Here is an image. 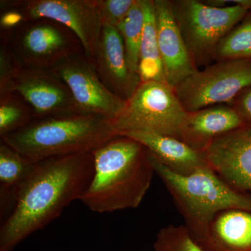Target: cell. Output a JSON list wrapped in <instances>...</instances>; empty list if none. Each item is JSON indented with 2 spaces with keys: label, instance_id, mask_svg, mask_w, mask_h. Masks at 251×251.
Here are the masks:
<instances>
[{
  "label": "cell",
  "instance_id": "cell-18",
  "mask_svg": "<svg viewBox=\"0 0 251 251\" xmlns=\"http://www.w3.org/2000/svg\"><path fill=\"white\" fill-rule=\"evenodd\" d=\"M36 162L1 141L0 145L1 212L14 206V195L35 168Z\"/></svg>",
  "mask_w": 251,
  "mask_h": 251
},
{
  "label": "cell",
  "instance_id": "cell-26",
  "mask_svg": "<svg viewBox=\"0 0 251 251\" xmlns=\"http://www.w3.org/2000/svg\"><path fill=\"white\" fill-rule=\"evenodd\" d=\"M16 68L13 67L11 64V59L7 52L1 49L0 53V88L1 92H4L6 86L9 84L13 73L14 72Z\"/></svg>",
  "mask_w": 251,
  "mask_h": 251
},
{
  "label": "cell",
  "instance_id": "cell-11",
  "mask_svg": "<svg viewBox=\"0 0 251 251\" xmlns=\"http://www.w3.org/2000/svg\"><path fill=\"white\" fill-rule=\"evenodd\" d=\"M205 152L218 176L238 193H251V125L213 140Z\"/></svg>",
  "mask_w": 251,
  "mask_h": 251
},
{
  "label": "cell",
  "instance_id": "cell-20",
  "mask_svg": "<svg viewBox=\"0 0 251 251\" xmlns=\"http://www.w3.org/2000/svg\"><path fill=\"white\" fill-rule=\"evenodd\" d=\"M144 24L143 0H135L125 21L117 28L123 39L126 57L130 70L138 75H139L138 67Z\"/></svg>",
  "mask_w": 251,
  "mask_h": 251
},
{
  "label": "cell",
  "instance_id": "cell-19",
  "mask_svg": "<svg viewBox=\"0 0 251 251\" xmlns=\"http://www.w3.org/2000/svg\"><path fill=\"white\" fill-rule=\"evenodd\" d=\"M145 10L143 39L140 50L138 73L142 82H166L157 41L153 0H143Z\"/></svg>",
  "mask_w": 251,
  "mask_h": 251
},
{
  "label": "cell",
  "instance_id": "cell-27",
  "mask_svg": "<svg viewBox=\"0 0 251 251\" xmlns=\"http://www.w3.org/2000/svg\"><path fill=\"white\" fill-rule=\"evenodd\" d=\"M24 16L21 13L16 11H8L1 15L0 24L4 28L14 27L22 22Z\"/></svg>",
  "mask_w": 251,
  "mask_h": 251
},
{
  "label": "cell",
  "instance_id": "cell-7",
  "mask_svg": "<svg viewBox=\"0 0 251 251\" xmlns=\"http://www.w3.org/2000/svg\"><path fill=\"white\" fill-rule=\"evenodd\" d=\"M251 85V59L216 62L197 70L174 87L186 112H195L221 103H232Z\"/></svg>",
  "mask_w": 251,
  "mask_h": 251
},
{
  "label": "cell",
  "instance_id": "cell-2",
  "mask_svg": "<svg viewBox=\"0 0 251 251\" xmlns=\"http://www.w3.org/2000/svg\"><path fill=\"white\" fill-rule=\"evenodd\" d=\"M94 175L80 201L93 212L135 209L151 185L154 169L141 144L117 136L92 152Z\"/></svg>",
  "mask_w": 251,
  "mask_h": 251
},
{
  "label": "cell",
  "instance_id": "cell-23",
  "mask_svg": "<svg viewBox=\"0 0 251 251\" xmlns=\"http://www.w3.org/2000/svg\"><path fill=\"white\" fill-rule=\"evenodd\" d=\"M29 114L18 102L8 97L1 96L0 104V136L4 138L21 129L29 123Z\"/></svg>",
  "mask_w": 251,
  "mask_h": 251
},
{
  "label": "cell",
  "instance_id": "cell-24",
  "mask_svg": "<svg viewBox=\"0 0 251 251\" xmlns=\"http://www.w3.org/2000/svg\"><path fill=\"white\" fill-rule=\"evenodd\" d=\"M135 0H96L103 26L118 28L125 21Z\"/></svg>",
  "mask_w": 251,
  "mask_h": 251
},
{
  "label": "cell",
  "instance_id": "cell-8",
  "mask_svg": "<svg viewBox=\"0 0 251 251\" xmlns=\"http://www.w3.org/2000/svg\"><path fill=\"white\" fill-rule=\"evenodd\" d=\"M50 71L67 86L80 113L112 122L125 109L126 101L104 85L94 66L85 59L70 54Z\"/></svg>",
  "mask_w": 251,
  "mask_h": 251
},
{
  "label": "cell",
  "instance_id": "cell-6",
  "mask_svg": "<svg viewBox=\"0 0 251 251\" xmlns=\"http://www.w3.org/2000/svg\"><path fill=\"white\" fill-rule=\"evenodd\" d=\"M187 113L171 85L142 82L112 124L118 136L130 132H148L180 140Z\"/></svg>",
  "mask_w": 251,
  "mask_h": 251
},
{
  "label": "cell",
  "instance_id": "cell-9",
  "mask_svg": "<svg viewBox=\"0 0 251 251\" xmlns=\"http://www.w3.org/2000/svg\"><path fill=\"white\" fill-rule=\"evenodd\" d=\"M12 92L21 94L41 117L80 113L67 86L50 70L16 68L1 96Z\"/></svg>",
  "mask_w": 251,
  "mask_h": 251
},
{
  "label": "cell",
  "instance_id": "cell-3",
  "mask_svg": "<svg viewBox=\"0 0 251 251\" xmlns=\"http://www.w3.org/2000/svg\"><path fill=\"white\" fill-rule=\"evenodd\" d=\"M112 121L85 113L48 117L1 138L31 161L93 152L117 138Z\"/></svg>",
  "mask_w": 251,
  "mask_h": 251
},
{
  "label": "cell",
  "instance_id": "cell-16",
  "mask_svg": "<svg viewBox=\"0 0 251 251\" xmlns=\"http://www.w3.org/2000/svg\"><path fill=\"white\" fill-rule=\"evenodd\" d=\"M120 136L138 142L175 173L192 174L209 166L205 153L195 150L182 140L173 137L148 133L130 132Z\"/></svg>",
  "mask_w": 251,
  "mask_h": 251
},
{
  "label": "cell",
  "instance_id": "cell-22",
  "mask_svg": "<svg viewBox=\"0 0 251 251\" xmlns=\"http://www.w3.org/2000/svg\"><path fill=\"white\" fill-rule=\"evenodd\" d=\"M155 251H204L185 226L170 224L162 227L153 243Z\"/></svg>",
  "mask_w": 251,
  "mask_h": 251
},
{
  "label": "cell",
  "instance_id": "cell-10",
  "mask_svg": "<svg viewBox=\"0 0 251 251\" xmlns=\"http://www.w3.org/2000/svg\"><path fill=\"white\" fill-rule=\"evenodd\" d=\"M24 8L31 18H48L67 26L95 62L103 29L96 0H31Z\"/></svg>",
  "mask_w": 251,
  "mask_h": 251
},
{
  "label": "cell",
  "instance_id": "cell-17",
  "mask_svg": "<svg viewBox=\"0 0 251 251\" xmlns=\"http://www.w3.org/2000/svg\"><path fill=\"white\" fill-rule=\"evenodd\" d=\"M23 58L29 67L49 70L70 55L68 41L57 28L50 25L31 27L25 34L21 42Z\"/></svg>",
  "mask_w": 251,
  "mask_h": 251
},
{
  "label": "cell",
  "instance_id": "cell-13",
  "mask_svg": "<svg viewBox=\"0 0 251 251\" xmlns=\"http://www.w3.org/2000/svg\"><path fill=\"white\" fill-rule=\"evenodd\" d=\"M95 62L104 85L126 101L141 84L140 75L130 70L123 39L117 28L103 26Z\"/></svg>",
  "mask_w": 251,
  "mask_h": 251
},
{
  "label": "cell",
  "instance_id": "cell-1",
  "mask_svg": "<svg viewBox=\"0 0 251 251\" xmlns=\"http://www.w3.org/2000/svg\"><path fill=\"white\" fill-rule=\"evenodd\" d=\"M94 175L92 153L53 157L35 168L14 195V206L0 228V251L18 244L58 218L81 199Z\"/></svg>",
  "mask_w": 251,
  "mask_h": 251
},
{
  "label": "cell",
  "instance_id": "cell-25",
  "mask_svg": "<svg viewBox=\"0 0 251 251\" xmlns=\"http://www.w3.org/2000/svg\"><path fill=\"white\" fill-rule=\"evenodd\" d=\"M229 105L233 107L245 125H251V85L244 89Z\"/></svg>",
  "mask_w": 251,
  "mask_h": 251
},
{
  "label": "cell",
  "instance_id": "cell-5",
  "mask_svg": "<svg viewBox=\"0 0 251 251\" xmlns=\"http://www.w3.org/2000/svg\"><path fill=\"white\" fill-rule=\"evenodd\" d=\"M171 4L175 21L198 70L211 64L220 41L251 10L239 4L215 7L198 0H171Z\"/></svg>",
  "mask_w": 251,
  "mask_h": 251
},
{
  "label": "cell",
  "instance_id": "cell-4",
  "mask_svg": "<svg viewBox=\"0 0 251 251\" xmlns=\"http://www.w3.org/2000/svg\"><path fill=\"white\" fill-rule=\"evenodd\" d=\"M149 151L155 173L163 184L186 222L194 240L202 237L214 216L231 209L251 211V201L226 184L211 168L188 175L175 173Z\"/></svg>",
  "mask_w": 251,
  "mask_h": 251
},
{
  "label": "cell",
  "instance_id": "cell-14",
  "mask_svg": "<svg viewBox=\"0 0 251 251\" xmlns=\"http://www.w3.org/2000/svg\"><path fill=\"white\" fill-rule=\"evenodd\" d=\"M245 125L230 105H216L188 112L180 140L199 151H205L211 142Z\"/></svg>",
  "mask_w": 251,
  "mask_h": 251
},
{
  "label": "cell",
  "instance_id": "cell-21",
  "mask_svg": "<svg viewBox=\"0 0 251 251\" xmlns=\"http://www.w3.org/2000/svg\"><path fill=\"white\" fill-rule=\"evenodd\" d=\"M214 61L251 59V9L228 34L220 41Z\"/></svg>",
  "mask_w": 251,
  "mask_h": 251
},
{
  "label": "cell",
  "instance_id": "cell-15",
  "mask_svg": "<svg viewBox=\"0 0 251 251\" xmlns=\"http://www.w3.org/2000/svg\"><path fill=\"white\" fill-rule=\"evenodd\" d=\"M251 211L231 209L214 216L195 240L204 251H251Z\"/></svg>",
  "mask_w": 251,
  "mask_h": 251
},
{
  "label": "cell",
  "instance_id": "cell-12",
  "mask_svg": "<svg viewBox=\"0 0 251 251\" xmlns=\"http://www.w3.org/2000/svg\"><path fill=\"white\" fill-rule=\"evenodd\" d=\"M157 41L166 83L174 87L198 70L180 33L170 0H153Z\"/></svg>",
  "mask_w": 251,
  "mask_h": 251
}]
</instances>
